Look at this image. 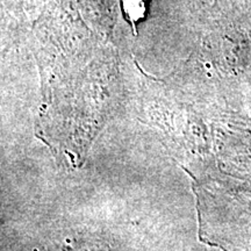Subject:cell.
<instances>
[{
	"instance_id": "7a4b0ae2",
	"label": "cell",
	"mask_w": 251,
	"mask_h": 251,
	"mask_svg": "<svg viewBox=\"0 0 251 251\" xmlns=\"http://www.w3.org/2000/svg\"><path fill=\"white\" fill-rule=\"evenodd\" d=\"M140 1L141 0H127V1H125V11L133 23L139 20L144 12V6L140 4Z\"/></svg>"
},
{
	"instance_id": "6da1fadb",
	"label": "cell",
	"mask_w": 251,
	"mask_h": 251,
	"mask_svg": "<svg viewBox=\"0 0 251 251\" xmlns=\"http://www.w3.org/2000/svg\"><path fill=\"white\" fill-rule=\"evenodd\" d=\"M34 251H109L106 244L98 240L81 236H68L52 241Z\"/></svg>"
}]
</instances>
